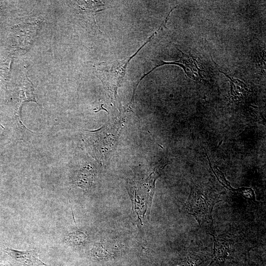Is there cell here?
Here are the masks:
<instances>
[{
	"label": "cell",
	"mask_w": 266,
	"mask_h": 266,
	"mask_svg": "<svg viewBox=\"0 0 266 266\" xmlns=\"http://www.w3.org/2000/svg\"><path fill=\"white\" fill-rule=\"evenodd\" d=\"M121 126L112 124L96 131H86L83 141L89 153L98 161H104L116 148Z\"/></svg>",
	"instance_id": "obj_1"
},
{
	"label": "cell",
	"mask_w": 266,
	"mask_h": 266,
	"mask_svg": "<svg viewBox=\"0 0 266 266\" xmlns=\"http://www.w3.org/2000/svg\"><path fill=\"white\" fill-rule=\"evenodd\" d=\"M162 29V27L160 26L158 30L154 33L137 51L131 56L122 60L102 62L95 65L94 70L96 75L101 80L112 98L116 99L118 88L120 87L123 79L125 76L127 68L130 61Z\"/></svg>",
	"instance_id": "obj_2"
},
{
	"label": "cell",
	"mask_w": 266,
	"mask_h": 266,
	"mask_svg": "<svg viewBox=\"0 0 266 266\" xmlns=\"http://www.w3.org/2000/svg\"><path fill=\"white\" fill-rule=\"evenodd\" d=\"M219 201L218 197H213L197 188L192 189L184 209L194 217L202 228L211 233L213 228L212 212L214 205Z\"/></svg>",
	"instance_id": "obj_3"
},
{
	"label": "cell",
	"mask_w": 266,
	"mask_h": 266,
	"mask_svg": "<svg viewBox=\"0 0 266 266\" xmlns=\"http://www.w3.org/2000/svg\"><path fill=\"white\" fill-rule=\"evenodd\" d=\"M177 49L181 53V56L178 60L171 62L156 61L157 62L156 66L147 73H144L142 77L144 78L159 66L165 65H174L182 67L186 76L189 78L197 81H204L205 77L204 74V71L201 68L200 65L197 59L193 56L183 53L178 48Z\"/></svg>",
	"instance_id": "obj_4"
},
{
	"label": "cell",
	"mask_w": 266,
	"mask_h": 266,
	"mask_svg": "<svg viewBox=\"0 0 266 266\" xmlns=\"http://www.w3.org/2000/svg\"><path fill=\"white\" fill-rule=\"evenodd\" d=\"M4 251L14 261L25 266H46L39 259L33 250L19 251L7 247H4Z\"/></svg>",
	"instance_id": "obj_5"
},
{
	"label": "cell",
	"mask_w": 266,
	"mask_h": 266,
	"mask_svg": "<svg viewBox=\"0 0 266 266\" xmlns=\"http://www.w3.org/2000/svg\"><path fill=\"white\" fill-rule=\"evenodd\" d=\"M93 177L92 167L90 166L82 167L78 171L76 177L77 186L84 190L88 189L92 183Z\"/></svg>",
	"instance_id": "obj_6"
},
{
	"label": "cell",
	"mask_w": 266,
	"mask_h": 266,
	"mask_svg": "<svg viewBox=\"0 0 266 266\" xmlns=\"http://www.w3.org/2000/svg\"><path fill=\"white\" fill-rule=\"evenodd\" d=\"M203 262V260L199 256L194 253H189L170 266H199Z\"/></svg>",
	"instance_id": "obj_7"
},
{
	"label": "cell",
	"mask_w": 266,
	"mask_h": 266,
	"mask_svg": "<svg viewBox=\"0 0 266 266\" xmlns=\"http://www.w3.org/2000/svg\"><path fill=\"white\" fill-rule=\"evenodd\" d=\"M229 247L227 244H218L215 239L213 259L224 261L228 255Z\"/></svg>",
	"instance_id": "obj_8"
},
{
	"label": "cell",
	"mask_w": 266,
	"mask_h": 266,
	"mask_svg": "<svg viewBox=\"0 0 266 266\" xmlns=\"http://www.w3.org/2000/svg\"><path fill=\"white\" fill-rule=\"evenodd\" d=\"M87 235L82 232H74L70 233L66 237V240L71 244L78 245L84 242Z\"/></svg>",
	"instance_id": "obj_9"
}]
</instances>
